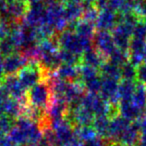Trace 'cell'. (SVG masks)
<instances>
[{"instance_id": "cell-1", "label": "cell", "mask_w": 146, "mask_h": 146, "mask_svg": "<svg viewBox=\"0 0 146 146\" xmlns=\"http://www.w3.org/2000/svg\"><path fill=\"white\" fill-rule=\"evenodd\" d=\"M7 135L17 146H35L44 137L42 126L25 116L16 119Z\"/></svg>"}, {"instance_id": "cell-2", "label": "cell", "mask_w": 146, "mask_h": 146, "mask_svg": "<svg viewBox=\"0 0 146 146\" xmlns=\"http://www.w3.org/2000/svg\"><path fill=\"white\" fill-rule=\"evenodd\" d=\"M27 101L34 108L47 111L53 101V94L50 84L46 80L40 82L27 91Z\"/></svg>"}, {"instance_id": "cell-3", "label": "cell", "mask_w": 146, "mask_h": 146, "mask_svg": "<svg viewBox=\"0 0 146 146\" xmlns=\"http://www.w3.org/2000/svg\"><path fill=\"white\" fill-rule=\"evenodd\" d=\"M58 44L63 50L72 52L79 56H82L84 52L91 49L92 41L90 38L82 37L79 36L77 33L66 31L61 34L58 40Z\"/></svg>"}, {"instance_id": "cell-4", "label": "cell", "mask_w": 146, "mask_h": 146, "mask_svg": "<svg viewBox=\"0 0 146 146\" xmlns=\"http://www.w3.org/2000/svg\"><path fill=\"white\" fill-rule=\"evenodd\" d=\"M82 106L83 108L89 110L94 116H109L113 117L116 116L113 114V108L108 102L104 100L99 94L86 93L82 98Z\"/></svg>"}, {"instance_id": "cell-5", "label": "cell", "mask_w": 146, "mask_h": 146, "mask_svg": "<svg viewBox=\"0 0 146 146\" xmlns=\"http://www.w3.org/2000/svg\"><path fill=\"white\" fill-rule=\"evenodd\" d=\"M17 75L22 87L27 91L40 82L44 81L42 67L37 63H29V64L22 69Z\"/></svg>"}, {"instance_id": "cell-6", "label": "cell", "mask_w": 146, "mask_h": 146, "mask_svg": "<svg viewBox=\"0 0 146 146\" xmlns=\"http://www.w3.org/2000/svg\"><path fill=\"white\" fill-rule=\"evenodd\" d=\"M9 97L18 101L27 99V90L22 87L18 75H5L0 83Z\"/></svg>"}, {"instance_id": "cell-7", "label": "cell", "mask_w": 146, "mask_h": 146, "mask_svg": "<svg viewBox=\"0 0 146 146\" xmlns=\"http://www.w3.org/2000/svg\"><path fill=\"white\" fill-rule=\"evenodd\" d=\"M94 43L95 50L98 51L104 58H108L112 52L117 48L113 36L107 31H100L94 34Z\"/></svg>"}, {"instance_id": "cell-8", "label": "cell", "mask_w": 146, "mask_h": 146, "mask_svg": "<svg viewBox=\"0 0 146 146\" xmlns=\"http://www.w3.org/2000/svg\"><path fill=\"white\" fill-rule=\"evenodd\" d=\"M51 129L55 132L57 141L59 143L60 146L68 145L73 143V141H77L74 132V128L72 126L71 123L66 118L63 119L59 123H57L56 125L53 126Z\"/></svg>"}, {"instance_id": "cell-9", "label": "cell", "mask_w": 146, "mask_h": 146, "mask_svg": "<svg viewBox=\"0 0 146 146\" xmlns=\"http://www.w3.org/2000/svg\"><path fill=\"white\" fill-rule=\"evenodd\" d=\"M118 85H119V81L117 80L102 76V86L99 95L114 107H117L119 103V99L117 95Z\"/></svg>"}, {"instance_id": "cell-10", "label": "cell", "mask_w": 146, "mask_h": 146, "mask_svg": "<svg viewBox=\"0 0 146 146\" xmlns=\"http://www.w3.org/2000/svg\"><path fill=\"white\" fill-rule=\"evenodd\" d=\"M130 123L131 122L127 120L119 114H116L111 117L108 141L112 143H119L122 135L129 126Z\"/></svg>"}, {"instance_id": "cell-11", "label": "cell", "mask_w": 146, "mask_h": 146, "mask_svg": "<svg viewBox=\"0 0 146 146\" xmlns=\"http://www.w3.org/2000/svg\"><path fill=\"white\" fill-rule=\"evenodd\" d=\"M29 64L27 56L13 53L4 61V71L5 75H17L22 69Z\"/></svg>"}, {"instance_id": "cell-12", "label": "cell", "mask_w": 146, "mask_h": 146, "mask_svg": "<svg viewBox=\"0 0 146 146\" xmlns=\"http://www.w3.org/2000/svg\"><path fill=\"white\" fill-rule=\"evenodd\" d=\"M118 114L129 122L138 121L144 116V112L134 105L132 102H119L117 105Z\"/></svg>"}, {"instance_id": "cell-13", "label": "cell", "mask_w": 146, "mask_h": 146, "mask_svg": "<svg viewBox=\"0 0 146 146\" xmlns=\"http://www.w3.org/2000/svg\"><path fill=\"white\" fill-rule=\"evenodd\" d=\"M141 129L140 120L130 123V125L124 132L120 139V144L123 146H135L140 143Z\"/></svg>"}, {"instance_id": "cell-14", "label": "cell", "mask_w": 146, "mask_h": 146, "mask_svg": "<svg viewBox=\"0 0 146 146\" xmlns=\"http://www.w3.org/2000/svg\"><path fill=\"white\" fill-rule=\"evenodd\" d=\"M56 76L68 83L80 82V67L75 65L61 64L56 71Z\"/></svg>"}, {"instance_id": "cell-15", "label": "cell", "mask_w": 146, "mask_h": 146, "mask_svg": "<svg viewBox=\"0 0 146 146\" xmlns=\"http://www.w3.org/2000/svg\"><path fill=\"white\" fill-rule=\"evenodd\" d=\"M96 24L101 31H108L116 27L117 17L113 10H102V12L97 16Z\"/></svg>"}, {"instance_id": "cell-16", "label": "cell", "mask_w": 146, "mask_h": 146, "mask_svg": "<svg viewBox=\"0 0 146 146\" xmlns=\"http://www.w3.org/2000/svg\"><path fill=\"white\" fill-rule=\"evenodd\" d=\"M137 83L136 81L129 80H120L118 85V99L119 102H131L132 96L135 91Z\"/></svg>"}, {"instance_id": "cell-17", "label": "cell", "mask_w": 146, "mask_h": 146, "mask_svg": "<svg viewBox=\"0 0 146 146\" xmlns=\"http://www.w3.org/2000/svg\"><path fill=\"white\" fill-rule=\"evenodd\" d=\"M83 65L89 67H93L95 69H100L105 63V58L96 50L89 49L88 51L84 52L82 56V61Z\"/></svg>"}, {"instance_id": "cell-18", "label": "cell", "mask_w": 146, "mask_h": 146, "mask_svg": "<svg viewBox=\"0 0 146 146\" xmlns=\"http://www.w3.org/2000/svg\"><path fill=\"white\" fill-rule=\"evenodd\" d=\"M110 120L111 117L109 116H96L94 118L93 126L99 137H102L106 140L108 139Z\"/></svg>"}, {"instance_id": "cell-19", "label": "cell", "mask_w": 146, "mask_h": 146, "mask_svg": "<svg viewBox=\"0 0 146 146\" xmlns=\"http://www.w3.org/2000/svg\"><path fill=\"white\" fill-rule=\"evenodd\" d=\"M99 71H100V75H101V76H103V77L115 79V80H117V81H120L122 79L121 67L117 66L116 64H113L112 63H110V61L104 63L101 68L99 69Z\"/></svg>"}, {"instance_id": "cell-20", "label": "cell", "mask_w": 146, "mask_h": 146, "mask_svg": "<svg viewBox=\"0 0 146 146\" xmlns=\"http://www.w3.org/2000/svg\"><path fill=\"white\" fill-rule=\"evenodd\" d=\"M131 102L134 105H136L138 107V108L145 112L146 111V86L137 82L136 88L132 96Z\"/></svg>"}, {"instance_id": "cell-21", "label": "cell", "mask_w": 146, "mask_h": 146, "mask_svg": "<svg viewBox=\"0 0 146 146\" xmlns=\"http://www.w3.org/2000/svg\"><path fill=\"white\" fill-rule=\"evenodd\" d=\"M74 132L77 141H82V143L90 141L98 136L93 126H74Z\"/></svg>"}, {"instance_id": "cell-22", "label": "cell", "mask_w": 146, "mask_h": 146, "mask_svg": "<svg viewBox=\"0 0 146 146\" xmlns=\"http://www.w3.org/2000/svg\"><path fill=\"white\" fill-rule=\"evenodd\" d=\"M99 75H101L99 69L85 66V65H82V67H80V83L82 84L90 81V80L97 77Z\"/></svg>"}, {"instance_id": "cell-23", "label": "cell", "mask_w": 146, "mask_h": 146, "mask_svg": "<svg viewBox=\"0 0 146 146\" xmlns=\"http://www.w3.org/2000/svg\"><path fill=\"white\" fill-rule=\"evenodd\" d=\"M128 53L129 52H126V51L120 50V49H118V48H116L112 52V54L108 57V59H109L108 61L112 63L113 64H116L117 66L121 67L122 65H124L126 63L129 61Z\"/></svg>"}, {"instance_id": "cell-24", "label": "cell", "mask_w": 146, "mask_h": 146, "mask_svg": "<svg viewBox=\"0 0 146 146\" xmlns=\"http://www.w3.org/2000/svg\"><path fill=\"white\" fill-rule=\"evenodd\" d=\"M121 80H129V81H137V67L134 66L129 61L126 63L121 66Z\"/></svg>"}, {"instance_id": "cell-25", "label": "cell", "mask_w": 146, "mask_h": 146, "mask_svg": "<svg viewBox=\"0 0 146 146\" xmlns=\"http://www.w3.org/2000/svg\"><path fill=\"white\" fill-rule=\"evenodd\" d=\"M83 11V7L79 5L78 3H70L68 7L65 9V16L66 19L70 21L77 20Z\"/></svg>"}, {"instance_id": "cell-26", "label": "cell", "mask_w": 146, "mask_h": 146, "mask_svg": "<svg viewBox=\"0 0 146 146\" xmlns=\"http://www.w3.org/2000/svg\"><path fill=\"white\" fill-rule=\"evenodd\" d=\"M59 57L62 64H68V65H75L77 66L78 63L82 61V56H79L74 53L66 51V50H60L59 51Z\"/></svg>"}, {"instance_id": "cell-27", "label": "cell", "mask_w": 146, "mask_h": 146, "mask_svg": "<svg viewBox=\"0 0 146 146\" xmlns=\"http://www.w3.org/2000/svg\"><path fill=\"white\" fill-rule=\"evenodd\" d=\"M82 86L85 88L87 93L99 94L102 86V76L99 75L97 77L90 80V81H87L86 83L82 84Z\"/></svg>"}, {"instance_id": "cell-28", "label": "cell", "mask_w": 146, "mask_h": 146, "mask_svg": "<svg viewBox=\"0 0 146 146\" xmlns=\"http://www.w3.org/2000/svg\"><path fill=\"white\" fill-rule=\"evenodd\" d=\"M111 144H108V141L106 139H104L102 137H95L94 139L90 141H84L82 143V146H110Z\"/></svg>"}, {"instance_id": "cell-29", "label": "cell", "mask_w": 146, "mask_h": 146, "mask_svg": "<svg viewBox=\"0 0 146 146\" xmlns=\"http://www.w3.org/2000/svg\"><path fill=\"white\" fill-rule=\"evenodd\" d=\"M137 82L146 86V63H143L137 67Z\"/></svg>"}, {"instance_id": "cell-30", "label": "cell", "mask_w": 146, "mask_h": 146, "mask_svg": "<svg viewBox=\"0 0 146 146\" xmlns=\"http://www.w3.org/2000/svg\"><path fill=\"white\" fill-rule=\"evenodd\" d=\"M140 129H141L140 143L146 146V116L140 119Z\"/></svg>"}, {"instance_id": "cell-31", "label": "cell", "mask_w": 146, "mask_h": 146, "mask_svg": "<svg viewBox=\"0 0 146 146\" xmlns=\"http://www.w3.org/2000/svg\"><path fill=\"white\" fill-rule=\"evenodd\" d=\"M9 97V96L7 95L6 90L4 89V87L0 85V116L4 114V103H5L6 100Z\"/></svg>"}, {"instance_id": "cell-32", "label": "cell", "mask_w": 146, "mask_h": 146, "mask_svg": "<svg viewBox=\"0 0 146 146\" xmlns=\"http://www.w3.org/2000/svg\"><path fill=\"white\" fill-rule=\"evenodd\" d=\"M0 146H17V144L7 134H6L0 138Z\"/></svg>"}, {"instance_id": "cell-33", "label": "cell", "mask_w": 146, "mask_h": 146, "mask_svg": "<svg viewBox=\"0 0 146 146\" xmlns=\"http://www.w3.org/2000/svg\"><path fill=\"white\" fill-rule=\"evenodd\" d=\"M35 146H52L51 144H50L49 143H48V141H46V140H45L44 139V138L43 137V139H42L40 141H39V143H38Z\"/></svg>"}, {"instance_id": "cell-34", "label": "cell", "mask_w": 146, "mask_h": 146, "mask_svg": "<svg viewBox=\"0 0 146 146\" xmlns=\"http://www.w3.org/2000/svg\"><path fill=\"white\" fill-rule=\"evenodd\" d=\"M4 75H5V71H4V61L0 59V79H3Z\"/></svg>"}, {"instance_id": "cell-35", "label": "cell", "mask_w": 146, "mask_h": 146, "mask_svg": "<svg viewBox=\"0 0 146 146\" xmlns=\"http://www.w3.org/2000/svg\"><path fill=\"white\" fill-rule=\"evenodd\" d=\"M65 146H82V144H80V141H73V143L68 144V145H65Z\"/></svg>"}, {"instance_id": "cell-36", "label": "cell", "mask_w": 146, "mask_h": 146, "mask_svg": "<svg viewBox=\"0 0 146 146\" xmlns=\"http://www.w3.org/2000/svg\"><path fill=\"white\" fill-rule=\"evenodd\" d=\"M70 1V3H80V1H83V0H68Z\"/></svg>"}, {"instance_id": "cell-37", "label": "cell", "mask_w": 146, "mask_h": 146, "mask_svg": "<svg viewBox=\"0 0 146 146\" xmlns=\"http://www.w3.org/2000/svg\"><path fill=\"white\" fill-rule=\"evenodd\" d=\"M143 63H146V47H145L144 51H143Z\"/></svg>"}, {"instance_id": "cell-38", "label": "cell", "mask_w": 146, "mask_h": 146, "mask_svg": "<svg viewBox=\"0 0 146 146\" xmlns=\"http://www.w3.org/2000/svg\"><path fill=\"white\" fill-rule=\"evenodd\" d=\"M110 146H123V145H121L120 143H112Z\"/></svg>"}, {"instance_id": "cell-39", "label": "cell", "mask_w": 146, "mask_h": 146, "mask_svg": "<svg viewBox=\"0 0 146 146\" xmlns=\"http://www.w3.org/2000/svg\"><path fill=\"white\" fill-rule=\"evenodd\" d=\"M3 135H6V134H4V133H3V131H2V130L0 129V138H1V137H2Z\"/></svg>"}, {"instance_id": "cell-40", "label": "cell", "mask_w": 146, "mask_h": 146, "mask_svg": "<svg viewBox=\"0 0 146 146\" xmlns=\"http://www.w3.org/2000/svg\"><path fill=\"white\" fill-rule=\"evenodd\" d=\"M135 146H144L143 144H141V143H138L137 145H135Z\"/></svg>"}, {"instance_id": "cell-41", "label": "cell", "mask_w": 146, "mask_h": 146, "mask_svg": "<svg viewBox=\"0 0 146 146\" xmlns=\"http://www.w3.org/2000/svg\"><path fill=\"white\" fill-rule=\"evenodd\" d=\"M0 83H1V80H0Z\"/></svg>"}]
</instances>
